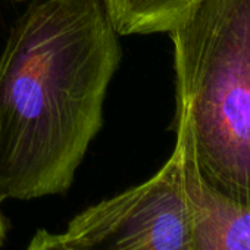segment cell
I'll return each mask as SVG.
<instances>
[{"instance_id":"cell-1","label":"cell","mask_w":250,"mask_h":250,"mask_svg":"<svg viewBox=\"0 0 250 250\" xmlns=\"http://www.w3.org/2000/svg\"><path fill=\"white\" fill-rule=\"evenodd\" d=\"M102 0H34L0 56V202L65 194L122 50Z\"/></svg>"},{"instance_id":"cell-4","label":"cell","mask_w":250,"mask_h":250,"mask_svg":"<svg viewBox=\"0 0 250 250\" xmlns=\"http://www.w3.org/2000/svg\"><path fill=\"white\" fill-rule=\"evenodd\" d=\"M175 131L183 147L191 250H250V205L213 190L196 168L184 121L175 119Z\"/></svg>"},{"instance_id":"cell-3","label":"cell","mask_w":250,"mask_h":250,"mask_svg":"<svg viewBox=\"0 0 250 250\" xmlns=\"http://www.w3.org/2000/svg\"><path fill=\"white\" fill-rule=\"evenodd\" d=\"M62 237L72 250H191L180 142L153 177L84 209Z\"/></svg>"},{"instance_id":"cell-7","label":"cell","mask_w":250,"mask_h":250,"mask_svg":"<svg viewBox=\"0 0 250 250\" xmlns=\"http://www.w3.org/2000/svg\"><path fill=\"white\" fill-rule=\"evenodd\" d=\"M2 203V202H0ZM6 232H8V224H6V219L2 213V209H0V249L3 247L5 244V240H6Z\"/></svg>"},{"instance_id":"cell-6","label":"cell","mask_w":250,"mask_h":250,"mask_svg":"<svg viewBox=\"0 0 250 250\" xmlns=\"http://www.w3.org/2000/svg\"><path fill=\"white\" fill-rule=\"evenodd\" d=\"M27 250H72L63 240L62 234H52L46 229H39L31 238Z\"/></svg>"},{"instance_id":"cell-2","label":"cell","mask_w":250,"mask_h":250,"mask_svg":"<svg viewBox=\"0 0 250 250\" xmlns=\"http://www.w3.org/2000/svg\"><path fill=\"white\" fill-rule=\"evenodd\" d=\"M175 119L186 122L200 177L250 205V0H200L168 33Z\"/></svg>"},{"instance_id":"cell-5","label":"cell","mask_w":250,"mask_h":250,"mask_svg":"<svg viewBox=\"0 0 250 250\" xmlns=\"http://www.w3.org/2000/svg\"><path fill=\"white\" fill-rule=\"evenodd\" d=\"M200 0H102L119 36L169 33Z\"/></svg>"}]
</instances>
